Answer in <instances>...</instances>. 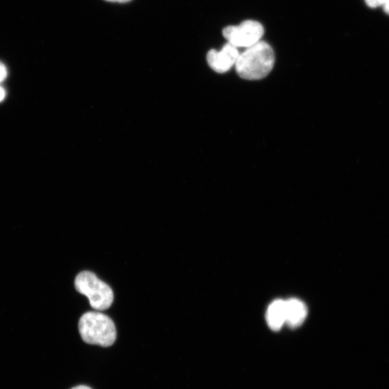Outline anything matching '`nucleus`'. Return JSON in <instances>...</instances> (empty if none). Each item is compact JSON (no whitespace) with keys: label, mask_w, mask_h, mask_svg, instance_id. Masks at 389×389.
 <instances>
[{"label":"nucleus","mask_w":389,"mask_h":389,"mask_svg":"<svg viewBox=\"0 0 389 389\" xmlns=\"http://www.w3.org/2000/svg\"><path fill=\"white\" fill-rule=\"evenodd\" d=\"M275 54L267 43L260 41L240 55L236 62L238 75L247 80H258L267 77L274 69Z\"/></svg>","instance_id":"nucleus-1"},{"label":"nucleus","mask_w":389,"mask_h":389,"mask_svg":"<svg viewBox=\"0 0 389 389\" xmlns=\"http://www.w3.org/2000/svg\"><path fill=\"white\" fill-rule=\"evenodd\" d=\"M79 331L84 342L102 347L111 346L116 340V329L112 319L99 312L82 316Z\"/></svg>","instance_id":"nucleus-2"},{"label":"nucleus","mask_w":389,"mask_h":389,"mask_svg":"<svg viewBox=\"0 0 389 389\" xmlns=\"http://www.w3.org/2000/svg\"><path fill=\"white\" fill-rule=\"evenodd\" d=\"M77 291L86 296L91 307L98 311H104L111 307L113 301V292L111 287L100 281L90 272L80 273L75 279Z\"/></svg>","instance_id":"nucleus-3"},{"label":"nucleus","mask_w":389,"mask_h":389,"mask_svg":"<svg viewBox=\"0 0 389 389\" xmlns=\"http://www.w3.org/2000/svg\"><path fill=\"white\" fill-rule=\"evenodd\" d=\"M264 28L255 21H246L240 26H230L223 30V35L236 48H249L261 41Z\"/></svg>","instance_id":"nucleus-4"},{"label":"nucleus","mask_w":389,"mask_h":389,"mask_svg":"<svg viewBox=\"0 0 389 389\" xmlns=\"http://www.w3.org/2000/svg\"><path fill=\"white\" fill-rule=\"evenodd\" d=\"M240 55L238 48L227 43L222 50H211L207 55V61L214 71L223 74L228 72L236 64Z\"/></svg>","instance_id":"nucleus-5"},{"label":"nucleus","mask_w":389,"mask_h":389,"mask_svg":"<svg viewBox=\"0 0 389 389\" xmlns=\"http://www.w3.org/2000/svg\"><path fill=\"white\" fill-rule=\"evenodd\" d=\"M285 303V324L292 329L300 327L307 316V308L301 300L291 298Z\"/></svg>","instance_id":"nucleus-6"},{"label":"nucleus","mask_w":389,"mask_h":389,"mask_svg":"<svg viewBox=\"0 0 389 389\" xmlns=\"http://www.w3.org/2000/svg\"><path fill=\"white\" fill-rule=\"evenodd\" d=\"M267 323L270 329L279 331L285 324V303L278 299L269 306L266 314Z\"/></svg>","instance_id":"nucleus-7"},{"label":"nucleus","mask_w":389,"mask_h":389,"mask_svg":"<svg viewBox=\"0 0 389 389\" xmlns=\"http://www.w3.org/2000/svg\"><path fill=\"white\" fill-rule=\"evenodd\" d=\"M367 6L371 8H377L383 6L385 0H365Z\"/></svg>","instance_id":"nucleus-8"},{"label":"nucleus","mask_w":389,"mask_h":389,"mask_svg":"<svg viewBox=\"0 0 389 389\" xmlns=\"http://www.w3.org/2000/svg\"><path fill=\"white\" fill-rule=\"evenodd\" d=\"M7 75L8 73L6 66L2 63H0V83L6 79Z\"/></svg>","instance_id":"nucleus-9"},{"label":"nucleus","mask_w":389,"mask_h":389,"mask_svg":"<svg viewBox=\"0 0 389 389\" xmlns=\"http://www.w3.org/2000/svg\"><path fill=\"white\" fill-rule=\"evenodd\" d=\"M6 91L1 86H0V102H2V101L6 97Z\"/></svg>","instance_id":"nucleus-10"},{"label":"nucleus","mask_w":389,"mask_h":389,"mask_svg":"<svg viewBox=\"0 0 389 389\" xmlns=\"http://www.w3.org/2000/svg\"><path fill=\"white\" fill-rule=\"evenodd\" d=\"M383 7L386 13L389 15V0H385Z\"/></svg>","instance_id":"nucleus-11"},{"label":"nucleus","mask_w":389,"mask_h":389,"mask_svg":"<svg viewBox=\"0 0 389 389\" xmlns=\"http://www.w3.org/2000/svg\"><path fill=\"white\" fill-rule=\"evenodd\" d=\"M106 1L111 2V3H125L131 1V0H106Z\"/></svg>","instance_id":"nucleus-12"},{"label":"nucleus","mask_w":389,"mask_h":389,"mask_svg":"<svg viewBox=\"0 0 389 389\" xmlns=\"http://www.w3.org/2000/svg\"><path fill=\"white\" fill-rule=\"evenodd\" d=\"M72 389H92V388L86 386H78Z\"/></svg>","instance_id":"nucleus-13"}]
</instances>
